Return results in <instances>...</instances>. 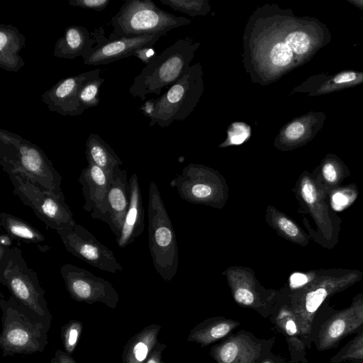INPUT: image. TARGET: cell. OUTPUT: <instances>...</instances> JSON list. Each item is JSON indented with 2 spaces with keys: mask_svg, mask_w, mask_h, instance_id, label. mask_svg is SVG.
<instances>
[{
  "mask_svg": "<svg viewBox=\"0 0 363 363\" xmlns=\"http://www.w3.org/2000/svg\"><path fill=\"white\" fill-rule=\"evenodd\" d=\"M330 39L329 29L318 19L296 16L277 4H264L246 22L243 67L252 82L266 86L307 63Z\"/></svg>",
  "mask_w": 363,
  "mask_h": 363,
  "instance_id": "cell-1",
  "label": "cell"
},
{
  "mask_svg": "<svg viewBox=\"0 0 363 363\" xmlns=\"http://www.w3.org/2000/svg\"><path fill=\"white\" fill-rule=\"evenodd\" d=\"M0 307L2 311L0 335L2 357L43 352L49 342L48 332L52 324L11 295L5 299L1 294Z\"/></svg>",
  "mask_w": 363,
  "mask_h": 363,
  "instance_id": "cell-2",
  "label": "cell"
},
{
  "mask_svg": "<svg viewBox=\"0 0 363 363\" xmlns=\"http://www.w3.org/2000/svg\"><path fill=\"white\" fill-rule=\"evenodd\" d=\"M0 164L57 195H62V176L44 151L32 142L7 130L0 129Z\"/></svg>",
  "mask_w": 363,
  "mask_h": 363,
  "instance_id": "cell-3",
  "label": "cell"
},
{
  "mask_svg": "<svg viewBox=\"0 0 363 363\" xmlns=\"http://www.w3.org/2000/svg\"><path fill=\"white\" fill-rule=\"evenodd\" d=\"M200 45L186 37L153 56L135 77L129 93L141 100L150 94L159 95L164 87L172 86L188 72Z\"/></svg>",
  "mask_w": 363,
  "mask_h": 363,
  "instance_id": "cell-4",
  "label": "cell"
},
{
  "mask_svg": "<svg viewBox=\"0 0 363 363\" xmlns=\"http://www.w3.org/2000/svg\"><path fill=\"white\" fill-rule=\"evenodd\" d=\"M363 273L358 269H315L313 278L305 286L291 291V309L300 332L308 335L314 315L329 297L362 280Z\"/></svg>",
  "mask_w": 363,
  "mask_h": 363,
  "instance_id": "cell-5",
  "label": "cell"
},
{
  "mask_svg": "<svg viewBox=\"0 0 363 363\" xmlns=\"http://www.w3.org/2000/svg\"><path fill=\"white\" fill-rule=\"evenodd\" d=\"M201 63L192 65L188 72L167 91L145 103L144 113L150 118L149 125L164 128L185 120L196 108L204 90Z\"/></svg>",
  "mask_w": 363,
  "mask_h": 363,
  "instance_id": "cell-6",
  "label": "cell"
},
{
  "mask_svg": "<svg viewBox=\"0 0 363 363\" xmlns=\"http://www.w3.org/2000/svg\"><path fill=\"white\" fill-rule=\"evenodd\" d=\"M148 243L156 272L171 281L179 267V247L175 231L157 185L151 182L148 191Z\"/></svg>",
  "mask_w": 363,
  "mask_h": 363,
  "instance_id": "cell-7",
  "label": "cell"
},
{
  "mask_svg": "<svg viewBox=\"0 0 363 363\" xmlns=\"http://www.w3.org/2000/svg\"><path fill=\"white\" fill-rule=\"evenodd\" d=\"M0 282L17 301L52 324V315L45 298V291L37 274L16 246L0 245Z\"/></svg>",
  "mask_w": 363,
  "mask_h": 363,
  "instance_id": "cell-8",
  "label": "cell"
},
{
  "mask_svg": "<svg viewBox=\"0 0 363 363\" xmlns=\"http://www.w3.org/2000/svg\"><path fill=\"white\" fill-rule=\"evenodd\" d=\"M292 190L303 213L310 215L315 224L314 231L308 219L303 218L309 237L323 247H334L338 242L341 220L331 208L328 194L308 171L301 174Z\"/></svg>",
  "mask_w": 363,
  "mask_h": 363,
  "instance_id": "cell-9",
  "label": "cell"
},
{
  "mask_svg": "<svg viewBox=\"0 0 363 363\" xmlns=\"http://www.w3.org/2000/svg\"><path fill=\"white\" fill-rule=\"evenodd\" d=\"M191 23L186 18L174 16L160 9L151 0H128L111 17L109 24L114 35L133 38L158 34L164 35L174 28Z\"/></svg>",
  "mask_w": 363,
  "mask_h": 363,
  "instance_id": "cell-10",
  "label": "cell"
},
{
  "mask_svg": "<svg viewBox=\"0 0 363 363\" xmlns=\"http://www.w3.org/2000/svg\"><path fill=\"white\" fill-rule=\"evenodd\" d=\"M5 172L13 184V194L23 203L31 208L48 227L57 233L71 229L77 224L64 194L57 195L33 184L20 173L9 170Z\"/></svg>",
  "mask_w": 363,
  "mask_h": 363,
  "instance_id": "cell-11",
  "label": "cell"
},
{
  "mask_svg": "<svg viewBox=\"0 0 363 363\" xmlns=\"http://www.w3.org/2000/svg\"><path fill=\"white\" fill-rule=\"evenodd\" d=\"M179 196L194 204L223 208L229 196L225 177L217 170L200 164L191 163L170 182Z\"/></svg>",
  "mask_w": 363,
  "mask_h": 363,
  "instance_id": "cell-12",
  "label": "cell"
},
{
  "mask_svg": "<svg viewBox=\"0 0 363 363\" xmlns=\"http://www.w3.org/2000/svg\"><path fill=\"white\" fill-rule=\"evenodd\" d=\"M60 271L67 291L75 301L88 304L99 302L112 309L116 308L119 294L108 280L69 263L63 264Z\"/></svg>",
  "mask_w": 363,
  "mask_h": 363,
  "instance_id": "cell-13",
  "label": "cell"
},
{
  "mask_svg": "<svg viewBox=\"0 0 363 363\" xmlns=\"http://www.w3.org/2000/svg\"><path fill=\"white\" fill-rule=\"evenodd\" d=\"M57 234L65 248L87 264L111 273L123 270L113 252L82 225L77 223L72 228L57 232Z\"/></svg>",
  "mask_w": 363,
  "mask_h": 363,
  "instance_id": "cell-14",
  "label": "cell"
},
{
  "mask_svg": "<svg viewBox=\"0 0 363 363\" xmlns=\"http://www.w3.org/2000/svg\"><path fill=\"white\" fill-rule=\"evenodd\" d=\"M232 296L238 304L259 311L274 303L278 292L267 289L256 278L252 269L232 266L223 272Z\"/></svg>",
  "mask_w": 363,
  "mask_h": 363,
  "instance_id": "cell-15",
  "label": "cell"
},
{
  "mask_svg": "<svg viewBox=\"0 0 363 363\" xmlns=\"http://www.w3.org/2000/svg\"><path fill=\"white\" fill-rule=\"evenodd\" d=\"M100 72V69H96L61 79L41 96V100L50 111L62 116L82 115L85 110L79 100V90L86 82L99 77Z\"/></svg>",
  "mask_w": 363,
  "mask_h": 363,
  "instance_id": "cell-16",
  "label": "cell"
},
{
  "mask_svg": "<svg viewBox=\"0 0 363 363\" xmlns=\"http://www.w3.org/2000/svg\"><path fill=\"white\" fill-rule=\"evenodd\" d=\"M362 327L363 294L355 296L350 306L335 313L323 324L318 334L317 349H331Z\"/></svg>",
  "mask_w": 363,
  "mask_h": 363,
  "instance_id": "cell-17",
  "label": "cell"
},
{
  "mask_svg": "<svg viewBox=\"0 0 363 363\" xmlns=\"http://www.w3.org/2000/svg\"><path fill=\"white\" fill-rule=\"evenodd\" d=\"M161 36H162L161 34L133 38H118L116 36V39H107L104 35H100L99 37H95L96 45L93 48L87 58L84 60V63L86 65L96 66L107 65L130 56L136 57L139 50L144 48H150Z\"/></svg>",
  "mask_w": 363,
  "mask_h": 363,
  "instance_id": "cell-18",
  "label": "cell"
},
{
  "mask_svg": "<svg viewBox=\"0 0 363 363\" xmlns=\"http://www.w3.org/2000/svg\"><path fill=\"white\" fill-rule=\"evenodd\" d=\"M323 112L311 111L285 124L274 138V146L281 151L301 147L312 140L323 127Z\"/></svg>",
  "mask_w": 363,
  "mask_h": 363,
  "instance_id": "cell-19",
  "label": "cell"
},
{
  "mask_svg": "<svg viewBox=\"0 0 363 363\" xmlns=\"http://www.w3.org/2000/svg\"><path fill=\"white\" fill-rule=\"evenodd\" d=\"M110 177L96 165L88 164L78 178L84 199L83 208L94 219L104 221Z\"/></svg>",
  "mask_w": 363,
  "mask_h": 363,
  "instance_id": "cell-20",
  "label": "cell"
},
{
  "mask_svg": "<svg viewBox=\"0 0 363 363\" xmlns=\"http://www.w3.org/2000/svg\"><path fill=\"white\" fill-rule=\"evenodd\" d=\"M130 188L127 172L120 167L111 177L106 196V213L104 219L112 233L118 237L130 203Z\"/></svg>",
  "mask_w": 363,
  "mask_h": 363,
  "instance_id": "cell-21",
  "label": "cell"
},
{
  "mask_svg": "<svg viewBox=\"0 0 363 363\" xmlns=\"http://www.w3.org/2000/svg\"><path fill=\"white\" fill-rule=\"evenodd\" d=\"M363 84V72L347 70L334 74H316L295 87L292 93L316 96Z\"/></svg>",
  "mask_w": 363,
  "mask_h": 363,
  "instance_id": "cell-22",
  "label": "cell"
},
{
  "mask_svg": "<svg viewBox=\"0 0 363 363\" xmlns=\"http://www.w3.org/2000/svg\"><path fill=\"white\" fill-rule=\"evenodd\" d=\"M130 203L116 243L121 248L127 247L140 236L145 228V209L138 175L134 173L129 179Z\"/></svg>",
  "mask_w": 363,
  "mask_h": 363,
  "instance_id": "cell-23",
  "label": "cell"
},
{
  "mask_svg": "<svg viewBox=\"0 0 363 363\" xmlns=\"http://www.w3.org/2000/svg\"><path fill=\"white\" fill-rule=\"evenodd\" d=\"M216 363H255L261 346L245 335L232 337L212 350Z\"/></svg>",
  "mask_w": 363,
  "mask_h": 363,
  "instance_id": "cell-24",
  "label": "cell"
},
{
  "mask_svg": "<svg viewBox=\"0 0 363 363\" xmlns=\"http://www.w3.org/2000/svg\"><path fill=\"white\" fill-rule=\"evenodd\" d=\"M95 39L91 37L86 28L68 26L55 45L54 56L70 60L81 56L84 60L95 47Z\"/></svg>",
  "mask_w": 363,
  "mask_h": 363,
  "instance_id": "cell-25",
  "label": "cell"
},
{
  "mask_svg": "<svg viewBox=\"0 0 363 363\" xmlns=\"http://www.w3.org/2000/svg\"><path fill=\"white\" fill-rule=\"evenodd\" d=\"M26 37L18 28L1 23L0 25V67L10 72H18L25 62L19 55L24 48Z\"/></svg>",
  "mask_w": 363,
  "mask_h": 363,
  "instance_id": "cell-26",
  "label": "cell"
},
{
  "mask_svg": "<svg viewBox=\"0 0 363 363\" xmlns=\"http://www.w3.org/2000/svg\"><path fill=\"white\" fill-rule=\"evenodd\" d=\"M160 328L152 324L135 334L123 347L122 363H145L157 344Z\"/></svg>",
  "mask_w": 363,
  "mask_h": 363,
  "instance_id": "cell-27",
  "label": "cell"
},
{
  "mask_svg": "<svg viewBox=\"0 0 363 363\" xmlns=\"http://www.w3.org/2000/svg\"><path fill=\"white\" fill-rule=\"evenodd\" d=\"M318 185L330 195L347 177L350 172L336 155L328 153L311 173Z\"/></svg>",
  "mask_w": 363,
  "mask_h": 363,
  "instance_id": "cell-28",
  "label": "cell"
},
{
  "mask_svg": "<svg viewBox=\"0 0 363 363\" xmlns=\"http://www.w3.org/2000/svg\"><path fill=\"white\" fill-rule=\"evenodd\" d=\"M264 220L284 239L302 247L309 243V235L291 218L273 206H267Z\"/></svg>",
  "mask_w": 363,
  "mask_h": 363,
  "instance_id": "cell-29",
  "label": "cell"
},
{
  "mask_svg": "<svg viewBox=\"0 0 363 363\" xmlns=\"http://www.w3.org/2000/svg\"><path fill=\"white\" fill-rule=\"evenodd\" d=\"M85 147L88 164L98 166L110 177L115 169L123 164L121 159L111 147L97 134L91 133L89 135Z\"/></svg>",
  "mask_w": 363,
  "mask_h": 363,
  "instance_id": "cell-30",
  "label": "cell"
},
{
  "mask_svg": "<svg viewBox=\"0 0 363 363\" xmlns=\"http://www.w3.org/2000/svg\"><path fill=\"white\" fill-rule=\"evenodd\" d=\"M0 225L15 240L34 244L42 252H47L50 247L45 242L44 235L30 223L14 215L0 213Z\"/></svg>",
  "mask_w": 363,
  "mask_h": 363,
  "instance_id": "cell-31",
  "label": "cell"
},
{
  "mask_svg": "<svg viewBox=\"0 0 363 363\" xmlns=\"http://www.w3.org/2000/svg\"><path fill=\"white\" fill-rule=\"evenodd\" d=\"M240 323L232 320H220L193 331L189 340L203 346L209 345L227 335Z\"/></svg>",
  "mask_w": 363,
  "mask_h": 363,
  "instance_id": "cell-32",
  "label": "cell"
},
{
  "mask_svg": "<svg viewBox=\"0 0 363 363\" xmlns=\"http://www.w3.org/2000/svg\"><path fill=\"white\" fill-rule=\"evenodd\" d=\"M174 11L184 13L191 17L205 16L211 7L208 0H160Z\"/></svg>",
  "mask_w": 363,
  "mask_h": 363,
  "instance_id": "cell-33",
  "label": "cell"
},
{
  "mask_svg": "<svg viewBox=\"0 0 363 363\" xmlns=\"http://www.w3.org/2000/svg\"><path fill=\"white\" fill-rule=\"evenodd\" d=\"M358 196V191L354 184L339 186L328 196L333 209L340 211L349 207Z\"/></svg>",
  "mask_w": 363,
  "mask_h": 363,
  "instance_id": "cell-34",
  "label": "cell"
},
{
  "mask_svg": "<svg viewBox=\"0 0 363 363\" xmlns=\"http://www.w3.org/2000/svg\"><path fill=\"white\" fill-rule=\"evenodd\" d=\"M105 79L100 77L91 79L81 87L79 92V100L82 107L85 110L99 105V90Z\"/></svg>",
  "mask_w": 363,
  "mask_h": 363,
  "instance_id": "cell-35",
  "label": "cell"
},
{
  "mask_svg": "<svg viewBox=\"0 0 363 363\" xmlns=\"http://www.w3.org/2000/svg\"><path fill=\"white\" fill-rule=\"evenodd\" d=\"M362 359H363V331L334 355L330 362L342 363Z\"/></svg>",
  "mask_w": 363,
  "mask_h": 363,
  "instance_id": "cell-36",
  "label": "cell"
},
{
  "mask_svg": "<svg viewBox=\"0 0 363 363\" xmlns=\"http://www.w3.org/2000/svg\"><path fill=\"white\" fill-rule=\"evenodd\" d=\"M82 328V323L77 320H71L62 327L61 338L66 352L72 354L74 352Z\"/></svg>",
  "mask_w": 363,
  "mask_h": 363,
  "instance_id": "cell-37",
  "label": "cell"
},
{
  "mask_svg": "<svg viewBox=\"0 0 363 363\" xmlns=\"http://www.w3.org/2000/svg\"><path fill=\"white\" fill-rule=\"evenodd\" d=\"M250 127L242 122H235L229 125L226 140L219 145V147L238 145L245 142L250 136Z\"/></svg>",
  "mask_w": 363,
  "mask_h": 363,
  "instance_id": "cell-38",
  "label": "cell"
},
{
  "mask_svg": "<svg viewBox=\"0 0 363 363\" xmlns=\"http://www.w3.org/2000/svg\"><path fill=\"white\" fill-rule=\"evenodd\" d=\"M110 0H69V5L82 9L101 11L105 9Z\"/></svg>",
  "mask_w": 363,
  "mask_h": 363,
  "instance_id": "cell-39",
  "label": "cell"
},
{
  "mask_svg": "<svg viewBox=\"0 0 363 363\" xmlns=\"http://www.w3.org/2000/svg\"><path fill=\"white\" fill-rule=\"evenodd\" d=\"M315 269L306 272H296L289 277V287L293 290L298 289L308 284L314 277Z\"/></svg>",
  "mask_w": 363,
  "mask_h": 363,
  "instance_id": "cell-40",
  "label": "cell"
},
{
  "mask_svg": "<svg viewBox=\"0 0 363 363\" xmlns=\"http://www.w3.org/2000/svg\"><path fill=\"white\" fill-rule=\"evenodd\" d=\"M49 363H77L71 356L70 354L62 351L61 350H57L55 352L53 358Z\"/></svg>",
  "mask_w": 363,
  "mask_h": 363,
  "instance_id": "cell-41",
  "label": "cell"
},
{
  "mask_svg": "<svg viewBox=\"0 0 363 363\" xmlns=\"http://www.w3.org/2000/svg\"><path fill=\"white\" fill-rule=\"evenodd\" d=\"M164 347V345L157 343L150 352L145 363H165L162 361L161 357V354Z\"/></svg>",
  "mask_w": 363,
  "mask_h": 363,
  "instance_id": "cell-42",
  "label": "cell"
},
{
  "mask_svg": "<svg viewBox=\"0 0 363 363\" xmlns=\"http://www.w3.org/2000/svg\"><path fill=\"white\" fill-rule=\"evenodd\" d=\"M15 239L5 231H1L0 235V245L11 247Z\"/></svg>",
  "mask_w": 363,
  "mask_h": 363,
  "instance_id": "cell-43",
  "label": "cell"
},
{
  "mask_svg": "<svg viewBox=\"0 0 363 363\" xmlns=\"http://www.w3.org/2000/svg\"><path fill=\"white\" fill-rule=\"evenodd\" d=\"M347 2L353 4L360 10L363 11V0H347Z\"/></svg>",
  "mask_w": 363,
  "mask_h": 363,
  "instance_id": "cell-44",
  "label": "cell"
},
{
  "mask_svg": "<svg viewBox=\"0 0 363 363\" xmlns=\"http://www.w3.org/2000/svg\"><path fill=\"white\" fill-rule=\"evenodd\" d=\"M262 363H274L272 359H267Z\"/></svg>",
  "mask_w": 363,
  "mask_h": 363,
  "instance_id": "cell-45",
  "label": "cell"
}]
</instances>
